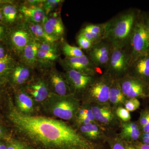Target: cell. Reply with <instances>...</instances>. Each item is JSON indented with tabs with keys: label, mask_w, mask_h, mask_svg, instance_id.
I'll return each mask as SVG.
<instances>
[{
	"label": "cell",
	"mask_w": 149,
	"mask_h": 149,
	"mask_svg": "<svg viewBox=\"0 0 149 149\" xmlns=\"http://www.w3.org/2000/svg\"><path fill=\"white\" fill-rule=\"evenodd\" d=\"M25 22L34 39L40 43H54L60 41L48 35L42 24Z\"/></svg>",
	"instance_id": "cell-23"
},
{
	"label": "cell",
	"mask_w": 149,
	"mask_h": 149,
	"mask_svg": "<svg viewBox=\"0 0 149 149\" xmlns=\"http://www.w3.org/2000/svg\"><path fill=\"white\" fill-rule=\"evenodd\" d=\"M58 62L65 71L71 70L91 76H95L98 68L85 54L76 57L61 58Z\"/></svg>",
	"instance_id": "cell-11"
},
{
	"label": "cell",
	"mask_w": 149,
	"mask_h": 149,
	"mask_svg": "<svg viewBox=\"0 0 149 149\" xmlns=\"http://www.w3.org/2000/svg\"><path fill=\"white\" fill-rule=\"evenodd\" d=\"M25 149H33L32 148H30V147H25Z\"/></svg>",
	"instance_id": "cell-51"
},
{
	"label": "cell",
	"mask_w": 149,
	"mask_h": 149,
	"mask_svg": "<svg viewBox=\"0 0 149 149\" xmlns=\"http://www.w3.org/2000/svg\"><path fill=\"white\" fill-rule=\"evenodd\" d=\"M111 148V149H126V148H125L124 145L119 141L115 142L114 143L112 144Z\"/></svg>",
	"instance_id": "cell-40"
},
{
	"label": "cell",
	"mask_w": 149,
	"mask_h": 149,
	"mask_svg": "<svg viewBox=\"0 0 149 149\" xmlns=\"http://www.w3.org/2000/svg\"><path fill=\"white\" fill-rule=\"evenodd\" d=\"M131 52L129 46L113 47L106 72L114 79L123 77L128 72L131 64Z\"/></svg>",
	"instance_id": "cell-5"
},
{
	"label": "cell",
	"mask_w": 149,
	"mask_h": 149,
	"mask_svg": "<svg viewBox=\"0 0 149 149\" xmlns=\"http://www.w3.org/2000/svg\"><path fill=\"white\" fill-rule=\"evenodd\" d=\"M5 135V132L2 128L0 127V139L3 138Z\"/></svg>",
	"instance_id": "cell-45"
},
{
	"label": "cell",
	"mask_w": 149,
	"mask_h": 149,
	"mask_svg": "<svg viewBox=\"0 0 149 149\" xmlns=\"http://www.w3.org/2000/svg\"><path fill=\"white\" fill-rule=\"evenodd\" d=\"M43 108L52 116L62 120H70L76 115L79 102L73 94L61 96L50 93L43 103Z\"/></svg>",
	"instance_id": "cell-3"
},
{
	"label": "cell",
	"mask_w": 149,
	"mask_h": 149,
	"mask_svg": "<svg viewBox=\"0 0 149 149\" xmlns=\"http://www.w3.org/2000/svg\"><path fill=\"white\" fill-rule=\"evenodd\" d=\"M65 74L72 94L85 93L95 79L94 76L87 75L74 70L65 71Z\"/></svg>",
	"instance_id": "cell-16"
},
{
	"label": "cell",
	"mask_w": 149,
	"mask_h": 149,
	"mask_svg": "<svg viewBox=\"0 0 149 149\" xmlns=\"http://www.w3.org/2000/svg\"><path fill=\"white\" fill-rule=\"evenodd\" d=\"M145 25H146V28L147 32L148 33L149 35V18L146 22H145Z\"/></svg>",
	"instance_id": "cell-47"
},
{
	"label": "cell",
	"mask_w": 149,
	"mask_h": 149,
	"mask_svg": "<svg viewBox=\"0 0 149 149\" xmlns=\"http://www.w3.org/2000/svg\"><path fill=\"white\" fill-rule=\"evenodd\" d=\"M41 43L34 40L29 43L20 54L18 61L32 69L37 68V53Z\"/></svg>",
	"instance_id": "cell-20"
},
{
	"label": "cell",
	"mask_w": 149,
	"mask_h": 149,
	"mask_svg": "<svg viewBox=\"0 0 149 149\" xmlns=\"http://www.w3.org/2000/svg\"><path fill=\"white\" fill-rule=\"evenodd\" d=\"M112 118L113 115L111 112L110 111L103 115L97 120L102 123H107L112 120Z\"/></svg>",
	"instance_id": "cell-36"
},
{
	"label": "cell",
	"mask_w": 149,
	"mask_h": 149,
	"mask_svg": "<svg viewBox=\"0 0 149 149\" xmlns=\"http://www.w3.org/2000/svg\"><path fill=\"white\" fill-rule=\"evenodd\" d=\"M7 146L5 144L2 142H0V149H7Z\"/></svg>",
	"instance_id": "cell-48"
},
{
	"label": "cell",
	"mask_w": 149,
	"mask_h": 149,
	"mask_svg": "<svg viewBox=\"0 0 149 149\" xmlns=\"http://www.w3.org/2000/svg\"><path fill=\"white\" fill-rule=\"evenodd\" d=\"M10 52L7 46L4 42H0V59L3 58Z\"/></svg>",
	"instance_id": "cell-38"
},
{
	"label": "cell",
	"mask_w": 149,
	"mask_h": 149,
	"mask_svg": "<svg viewBox=\"0 0 149 149\" xmlns=\"http://www.w3.org/2000/svg\"><path fill=\"white\" fill-rule=\"evenodd\" d=\"M78 121L79 123L82 125H86L91 123V121L85 116L83 117L78 118Z\"/></svg>",
	"instance_id": "cell-42"
},
{
	"label": "cell",
	"mask_w": 149,
	"mask_h": 149,
	"mask_svg": "<svg viewBox=\"0 0 149 149\" xmlns=\"http://www.w3.org/2000/svg\"><path fill=\"white\" fill-rule=\"evenodd\" d=\"M60 41L41 43L37 53V68L42 71L53 66L61 59Z\"/></svg>",
	"instance_id": "cell-8"
},
{
	"label": "cell",
	"mask_w": 149,
	"mask_h": 149,
	"mask_svg": "<svg viewBox=\"0 0 149 149\" xmlns=\"http://www.w3.org/2000/svg\"><path fill=\"white\" fill-rule=\"evenodd\" d=\"M126 149H138L134 146H128L126 148Z\"/></svg>",
	"instance_id": "cell-49"
},
{
	"label": "cell",
	"mask_w": 149,
	"mask_h": 149,
	"mask_svg": "<svg viewBox=\"0 0 149 149\" xmlns=\"http://www.w3.org/2000/svg\"><path fill=\"white\" fill-rule=\"evenodd\" d=\"M20 13L23 21L43 25L47 19L44 10L41 7L29 6L19 1Z\"/></svg>",
	"instance_id": "cell-18"
},
{
	"label": "cell",
	"mask_w": 149,
	"mask_h": 149,
	"mask_svg": "<svg viewBox=\"0 0 149 149\" xmlns=\"http://www.w3.org/2000/svg\"><path fill=\"white\" fill-rule=\"evenodd\" d=\"M137 15L135 11L128 10L107 22L105 39L113 47H122L129 45L138 19Z\"/></svg>",
	"instance_id": "cell-2"
},
{
	"label": "cell",
	"mask_w": 149,
	"mask_h": 149,
	"mask_svg": "<svg viewBox=\"0 0 149 149\" xmlns=\"http://www.w3.org/2000/svg\"><path fill=\"white\" fill-rule=\"evenodd\" d=\"M141 136V130L137 123L128 122L122 124L121 136L123 139L129 141H137Z\"/></svg>",
	"instance_id": "cell-25"
},
{
	"label": "cell",
	"mask_w": 149,
	"mask_h": 149,
	"mask_svg": "<svg viewBox=\"0 0 149 149\" xmlns=\"http://www.w3.org/2000/svg\"><path fill=\"white\" fill-rule=\"evenodd\" d=\"M7 146V149H25V148L22 143L16 141L11 142Z\"/></svg>",
	"instance_id": "cell-37"
},
{
	"label": "cell",
	"mask_w": 149,
	"mask_h": 149,
	"mask_svg": "<svg viewBox=\"0 0 149 149\" xmlns=\"http://www.w3.org/2000/svg\"><path fill=\"white\" fill-rule=\"evenodd\" d=\"M84 111H85V117L88 118L92 123L95 121V119L94 117V114H93L91 109H88L84 108Z\"/></svg>",
	"instance_id": "cell-39"
},
{
	"label": "cell",
	"mask_w": 149,
	"mask_h": 149,
	"mask_svg": "<svg viewBox=\"0 0 149 149\" xmlns=\"http://www.w3.org/2000/svg\"><path fill=\"white\" fill-rule=\"evenodd\" d=\"M8 118L19 135L42 149H96L95 144L62 120L25 114L11 107Z\"/></svg>",
	"instance_id": "cell-1"
},
{
	"label": "cell",
	"mask_w": 149,
	"mask_h": 149,
	"mask_svg": "<svg viewBox=\"0 0 149 149\" xmlns=\"http://www.w3.org/2000/svg\"><path fill=\"white\" fill-rule=\"evenodd\" d=\"M61 11L51 14L43 24L45 32L58 41L64 39L65 29L61 16Z\"/></svg>",
	"instance_id": "cell-17"
},
{
	"label": "cell",
	"mask_w": 149,
	"mask_h": 149,
	"mask_svg": "<svg viewBox=\"0 0 149 149\" xmlns=\"http://www.w3.org/2000/svg\"><path fill=\"white\" fill-rule=\"evenodd\" d=\"M116 114L121 120L125 122H128L131 119L130 112L122 107H119L116 110Z\"/></svg>",
	"instance_id": "cell-32"
},
{
	"label": "cell",
	"mask_w": 149,
	"mask_h": 149,
	"mask_svg": "<svg viewBox=\"0 0 149 149\" xmlns=\"http://www.w3.org/2000/svg\"><path fill=\"white\" fill-rule=\"evenodd\" d=\"M147 54L149 56V49L148 50V52H147Z\"/></svg>",
	"instance_id": "cell-52"
},
{
	"label": "cell",
	"mask_w": 149,
	"mask_h": 149,
	"mask_svg": "<svg viewBox=\"0 0 149 149\" xmlns=\"http://www.w3.org/2000/svg\"><path fill=\"white\" fill-rule=\"evenodd\" d=\"M106 22L101 24H88L83 27L79 34L83 35L91 41L93 45L105 39Z\"/></svg>",
	"instance_id": "cell-21"
},
{
	"label": "cell",
	"mask_w": 149,
	"mask_h": 149,
	"mask_svg": "<svg viewBox=\"0 0 149 149\" xmlns=\"http://www.w3.org/2000/svg\"><path fill=\"white\" fill-rule=\"evenodd\" d=\"M34 70L18 60L9 74L7 83L14 89H21L31 80Z\"/></svg>",
	"instance_id": "cell-15"
},
{
	"label": "cell",
	"mask_w": 149,
	"mask_h": 149,
	"mask_svg": "<svg viewBox=\"0 0 149 149\" xmlns=\"http://www.w3.org/2000/svg\"><path fill=\"white\" fill-rule=\"evenodd\" d=\"M95 119L97 120L102 115L111 111L106 107L94 106L91 108Z\"/></svg>",
	"instance_id": "cell-31"
},
{
	"label": "cell",
	"mask_w": 149,
	"mask_h": 149,
	"mask_svg": "<svg viewBox=\"0 0 149 149\" xmlns=\"http://www.w3.org/2000/svg\"><path fill=\"white\" fill-rule=\"evenodd\" d=\"M114 78L107 72L95 78L85 91V96L93 101L104 103L109 100V92Z\"/></svg>",
	"instance_id": "cell-7"
},
{
	"label": "cell",
	"mask_w": 149,
	"mask_h": 149,
	"mask_svg": "<svg viewBox=\"0 0 149 149\" xmlns=\"http://www.w3.org/2000/svg\"><path fill=\"white\" fill-rule=\"evenodd\" d=\"M44 0H27L22 2L24 4L29 6L42 7Z\"/></svg>",
	"instance_id": "cell-35"
},
{
	"label": "cell",
	"mask_w": 149,
	"mask_h": 149,
	"mask_svg": "<svg viewBox=\"0 0 149 149\" xmlns=\"http://www.w3.org/2000/svg\"><path fill=\"white\" fill-rule=\"evenodd\" d=\"M76 41L79 47L82 50L88 52L93 46V44L91 41L87 39L83 35L78 34L76 37Z\"/></svg>",
	"instance_id": "cell-29"
},
{
	"label": "cell",
	"mask_w": 149,
	"mask_h": 149,
	"mask_svg": "<svg viewBox=\"0 0 149 149\" xmlns=\"http://www.w3.org/2000/svg\"><path fill=\"white\" fill-rule=\"evenodd\" d=\"M127 73L139 78L149 85V56L140 57L130 65Z\"/></svg>",
	"instance_id": "cell-19"
},
{
	"label": "cell",
	"mask_w": 149,
	"mask_h": 149,
	"mask_svg": "<svg viewBox=\"0 0 149 149\" xmlns=\"http://www.w3.org/2000/svg\"><path fill=\"white\" fill-rule=\"evenodd\" d=\"M7 83H3V82H0V97L2 94L3 91V85L6 84Z\"/></svg>",
	"instance_id": "cell-46"
},
{
	"label": "cell",
	"mask_w": 149,
	"mask_h": 149,
	"mask_svg": "<svg viewBox=\"0 0 149 149\" xmlns=\"http://www.w3.org/2000/svg\"><path fill=\"white\" fill-rule=\"evenodd\" d=\"M10 28L2 23H0V42H4L8 35Z\"/></svg>",
	"instance_id": "cell-33"
},
{
	"label": "cell",
	"mask_w": 149,
	"mask_h": 149,
	"mask_svg": "<svg viewBox=\"0 0 149 149\" xmlns=\"http://www.w3.org/2000/svg\"><path fill=\"white\" fill-rule=\"evenodd\" d=\"M0 23H2V17L0 9Z\"/></svg>",
	"instance_id": "cell-50"
},
{
	"label": "cell",
	"mask_w": 149,
	"mask_h": 149,
	"mask_svg": "<svg viewBox=\"0 0 149 149\" xmlns=\"http://www.w3.org/2000/svg\"><path fill=\"white\" fill-rule=\"evenodd\" d=\"M129 46L131 52V64L137 58L147 54L149 49V35L143 19H137Z\"/></svg>",
	"instance_id": "cell-6"
},
{
	"label": "cell",
	"mask_w": 149,
	"mask_h": 149,
	"mask_svg": "<svg viewBox=\"0 0 149 149\" xmlns=\"http://www.w3.org/2000/svg\"><path fill=\"white\" fill-rule=\"evenodd\" d=\"M60 48L65 57H76L85 54L83 50L79 47L70 45L64 39L60 41Z\"/></svg>",
	"instance_id": "cell-26"
},
{
	"label": "cell",
	"mask_w": 149,
	"mask_h": 149,
	"mask_svg": "<svg viewBox=\"0 0 149 149\" xmlns=\"http://www.w3.org/2000/svg\"><path fill=\"white\" fill-rule=\"evenodd\" d=\"M63 1L62 0H44L42 8L48 16L51 14L61 11Z\"/></svg>",
	"instance_id": "cell-27"
},
{
	"label": "cell",
	"mask_w": 149,
	"mask_h": 149,
	"mask_svg": "<svg viewBox=\"0 0 149 149\" xmlns=\"http://www.w3.org/2000/svg\"><path fill=\"white\" fill-rule=\"evenodd\" d=\"M149 120V110H146L142 112L141 117H140L139 124L141 128L146 125L148 122Z\"/></svg>",
	"instance_id": "cell-34"
},
{
	"label": "cell",
	"mask_w": 149,
	"mask_h": 149,
	"mask_svg": "<svg viewBox=\"0 0 149 149\" xmlns=\"http://www.w3.org/2000/svg\"><path fill=\"white\" fill-rule=\"evenodd\" d=\"M142 142L141 143L146 144H149V137H143L142 136Z\"/></svg>",
	"instance_id": "cell-44"
},
{
	"label": "cell",
	"mask_w": 149,
	"mask_h": 149,
	"mask_svg": "<svg viewBox=\"0 0 149 149\" xmlns=\"http://www.w3.org/2000/svg\"><path fill=\"white\" fill-rule=\"evenodd\" d=\"M142 130L143 131V133H148L149 132V120L148 123L143 127H142Z\"/></svg>",
	"instance_id": "cell-43"
},
{
	"label": "cell",
	"mask_w": 149,
	"mask_h": 149,
	"mask_svg": "<svg viewBox=\"0 0 149 149\" xmlns=\"http://www.w3.org/2000/svg\"><path fill=\"white\" fill-rule=\"evenodd\" d=\"M51 93L64 96L72 94L64 73L60 72L56 66L42 71Z\"/></svg>",
	"instance_id": "cell-10"
},
{
	"label": "cell",
	"mask_w": 149,
	"mask_h": 149,
	"mask_svg": "<svg viewBox=\"0 0 149 149\" xmlns=\"http://www.w3.org/2000/svg\"><path fill=\"white\" fill-rule=\"evenodd\" d=\"M15 92L17 109L22 113L32 114L35 109V101L22 89H14Z\"/></svg>",
	"instance_id": "cell-22"
},
{
	"label": "cell",
	"mask_w": 149,
	"mask_h": 149,
	"mask_svg": "<svg viewBox=\"0 0 149 149\" xmlns=\"http://www.w3.org/2000/svg\"><path fill=\"white\" fill-rule=\"evenodd\" d=\"M80 129L82 133L89 139H96L100 136L98 127L93 123L81 125Z\"/></svg>",
	"instance_id": "cell-28"
},
{
	"label": "cell",
	"mask_w": 149,
	"mask_h": 149,
	"mask_svg": "<svg viewBox=\"0 0 149 149\" xmlns=\"http://www.w3.org/2000/svg\"><path fill=\"white\" fill-rule=\"evenodd\" d=\"M2 22L9 28L23 21L19 10V1L0 0Z\"/></svg>",
	"instance_id": "cell-14"
},
{
	"label": "cell",
	"mask_w": 149,
	"mask_h": 149,
	"mask_svg": "<svg viewBox=\"0 0 149 149\" xmlns=\"http://www.w3.org/2000/svg\"><path fill=\"white\" fill-rule=\"evenodd\" d=\"M140 102L137 98H133L129 99L126 101L125 104V109L129 112L135 111L140 107Z\"/></svg>",
	"instance_id": "cell-30"
},
{
	"label": "cell",
	"mask_w": 149,
	"mask_h": 149,
	"mask_svg": "<svg viewBox=\"0 0 149 149\" xmlns=\"http://www.w3.org/2000/svg\"><path fill=\"white\" fill-rule=\"evenodd\" d=\"M34 40L26 22L23 20L10 28L4 43L11 53L17 59L24 48Z\"/></svg>",
	"instance_id": "cell-4"
},
{
	"label": "cell",
	"mask_w": 149,
	"mask_h": 149,
	"mask_svg": "<svg viewBox=\"0 0 149 149\" xmlns=\"http://www.w3.org/2000/svg\"><path fill=\"white\" fill-rule=\"evenodd\" d=\"M21 89L37 102H44L51 93L44 75H33L31 80Z\"/></svg>",
	"instance_id": "cell-13"
},
{
	"label": "cell",
	"mask_w": 149,
	"mask_h": 149,
	"mask_svg": "<svg viewBox=\"0 0 149 149\" xmlns=\"http://www.w3.org/2000/svg\"><path fill=\"white\" fill-rule=\"evenodd\" d=\"M113 49V46L111 43L104 39L93 45L91 49L87 52V55L98 68L106 69Z\"/></svg>",
	"instance_id": "cell-12"
},
{
	"label": "cell",
	"mask_w": 149,
	"mask_h": 149,
	"mask_svg": "<svg viewBox=\"0 0 149 149\" xmlns=\"http://www.w3.org/2000/svg\"><path fill=\"white\" fill-rule=\"evenodd\" d=\"M118 80L123 93L128 98L149 95V85L139 78L126 73Z\"/></svg>",
	"instance_id": "cell-9"
},
{
	"label": "cell",
	"mask_w": 149,
	"mask_h": 149,
	"mask_svg": "<svg viewBox=\"0 0 149 149\" xmlns=\"http://www.w3.org/2000/svg\"><path fill=\"white\" fill-rule=\"evenodd\" d=\"M17 61V59L10 52L3 58L0 59V82L7 83L9 74Z\"/></svg>",
	"instance_id": "cell-24"
},
{
	"label": "cell",
	"mask_w": 149,
	"mask_h": 149,
	"mask_svg": "<svg viewBox=\"0 0 149 149\" xmlns=\"http://www.w3.org/2000/svg\"><path fill=\"white\" fill-rule=\"evenodd\" d=\"M134 146L138 149H149V144L143 143L141 142H137Z\"/></svg>",
	"instance_id": "cell-41"
}]
</instances>
